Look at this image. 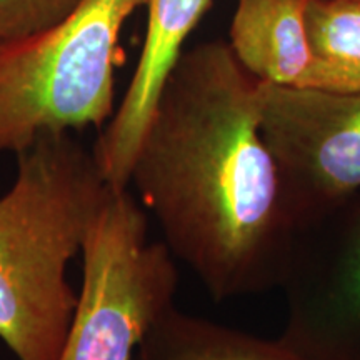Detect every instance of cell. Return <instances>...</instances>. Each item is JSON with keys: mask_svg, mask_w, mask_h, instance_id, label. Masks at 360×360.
Instances as JSON below:
<instances>
[{"mask_svg": "<svg viewBox=\"0 0 360 360\" xmlns=\"http://www.w3.org/2000/svg\"><path fill=\"white\" fill-rule=\"evenodd\" d=\"M80 257L82 285L58 360H134L175 305L179 272L167 245L148 238V215L129 187H112Z\"/></svg>", "mask_w": 360, "mask_h": 360, "instance_id": "cell-4", "label": "cell"}, {"mask_svg": "<svg viewBox=\"0 0 360 360\" xmlns=\"http://www.w3.org/2000/svg\"><path fill=\"white\" fill-rule=\"evenodd\" d=\"M146 7L147 29L137 65L122 101L92 147L103 177L117 188L129 187L134 157L165 79L212 0H147Z\"/></svg>", "mask_w": 360, "mask_h": 360, "instance_id": "cell-7", "label": "cell"}, {"mask_svg": "<svg viewBox=\"0 0 360 360\" xmlns=\"http://www.w3.org/2000/svg\"><path fill=\"white\" fill-rule=\"evenodd\" d=\"M112 186L70 132L40 134L0 197V340L17 360H58L77 294L67 272Z\"/></svg>", "mask_w": 360, "mask_h": 360, "instance_id": "cell-2", "label": "cell"}, {"mask_svg": "<svg viewBox=\"0 0 360 360\" xmlns=\"http://www.w3.org/2000/svg\"><path fill=\"white\" fill-rule=\"evenodd\" d=\"M259 114L297 229L360 191V92L260 82Z\"/></svg>", "mask_w": 360, "mask_h": 360, "instance_id": "cell-5", "label": "cell"}, {"mask_svg": "<svg viewBox=\"0 0 360 360\" xmlns=\"http://www.w3.org/2000/svg\"><path fill=\"white\" fill-rule=\"evenodd\" d=\"M310 0H237L229 47L259 82L302 87L310 67Z\"/></svg>", "mask_w": 360, "mask_h": 360, "instance_id": "cell-8", "label": "cell"}, {"mask_svg": "<svg viewBox=\"0 0 360 360\" xmlns=\"http://www.w3.org/2000/svg\"><path fill=\"white\" fill-rule=\"evenodd\" d=\"M134 360H305L281 340L260 339L237 328L170 307L143 337Z\"/></svg>", "mask_w": 360, "mask_h": 360, "instance_id": "cell-9", "label": "cell"}, {"mask_svg": "<svg viewBox=\"0 0 360 360\" xmlns=\"http://www.w3.org/2000/svg\"><path fill=\"white\" fill-rule=\"evenodd\" d=\"M147 0H82L52 29L0 51V155L40 134L102 127L115 112L124 24Z\"/></svg>", "mask_w": 360, "mask_h": 360, "instance_id": "cell-3", "label": "cell"}, {"mask_svg": "<svg viewBox=\"0 0 360 360\" xmlns=\"http://www.w3.org/2000/svg\"><path fill=\"white\" fill-rule=\"evenodd\" d=\"M278 340L305 360H360V191L297 229Z\"/></svg>", "mask_w": 360, "mask_h": 360, "instance_id": "cell-6", "label": "cell"}, {"mask_svg": "<svg viewBox=\"0 0 360 360\" xmlns=\"http://www.w3.org/2000/svg\"><path fill=\"white\" fill-rule=\"evenodd\" d=\"M82 0H0V51L65 20Z\"/></svg>", "mask_w": 360, "mask_h": 360, "instance_id": "cell-11", "label": "cell"}, {"mask_svg": "<svg viewBox=\"0 0 360 360\" xmlns=\"http://www.w3.org/2000/svg\"><path fill=\"white\" fill-rule=\"evenodd\" d=\"M310 67L302 87L360 92V0H310Z\"/></svg>", "mask_w": 360, "mask_h": 360, "instance_id": "cell-10", "label": "cell"}, {"mask_svg": "<svg viewBox=\"0 0 360 360\" xmlns=\"http://www.w3.org/2000/svg\"><path fill=\"white\" fill-rule=\"evenodd\" d=\"M259 84L227 40L184 51L129 177L162 242L217 302L281 289L297 236L260 132Z\"/></svg>", "mask_w": 360, "mask_h": 360, "instance_id": "cell-1", "label": "cell"}]
</instances>
